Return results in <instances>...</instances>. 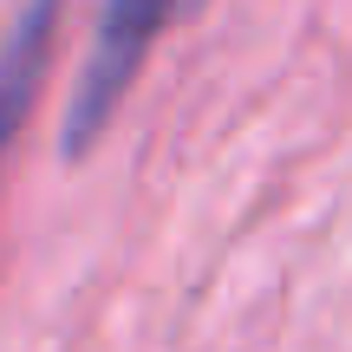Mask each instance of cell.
<instances>
[{
  "mask_svg": "<svg viewBox=\"0 0 352 352\" xmlns=\"http://www.w3.org/2000/svg\"><path fill=\"white\" fill-rule=\"evenodd\" d=\"M196 0H98V26H91V46H85V65H78V91L65 104V138L59 151L65 157H85L91 144L111 131L118 104L131 98L144 59L157 52V39L170 33Z\"/></svg>",
  "mask_w": 352,
  "mask_h": 352,
  "instance_id": "obj_1",
  "label": "cell"
},
{
  "mask_svg": "<svg viewBox=\"0 0 352 352\" xmlns=\"http://www.w3.org/2000/svg\"><path fill=\"white\" fill-rule=\"evenodd\" d=\"M59 7L65 0H26L7 46H0V164H7L13 138L26 131V118L39 104V85H46V65H52V39H59Z\"/></svg>",
  "mask_w": 352,
  "mask_h": 352,
  "instance_id": "obj_2",
  "label": "cell"
}]
</instances>
